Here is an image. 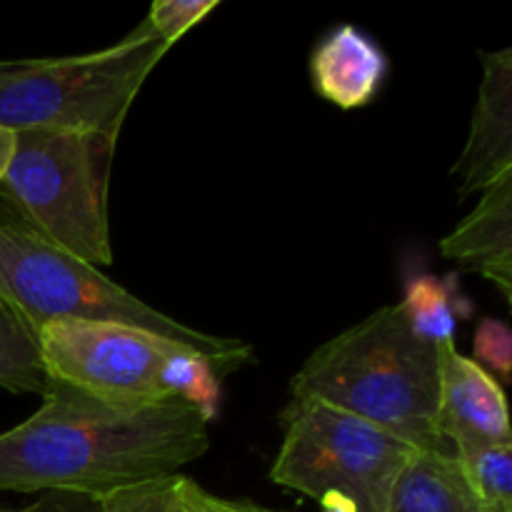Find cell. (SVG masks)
Segmentation results:
<instances>
[{
  "instance_id": "obj_1",
  "label": "cell",
  "mask_w": 512,
  "mask_h": 512,
  "mask_svg": "<svg viewBox=\"0 0 512 512\" xmlns=\"http://www.w3.org/2000/svg\"><path fill=\"white\" fill-rule=\"evenodd\" d=\"M208 425V415L183 398L125 408L48 380L43 405L0 433V490L100 498L203 458Z\"/></svg>"
},
{
  "instance_id": "obj_8",
  "label": "cell",
  "mask_w": 512,
  "mask_h": 512,
  "mask_svg": "<svg viewBox=\"0 0 512 512\" xmlns=\"http://www.w3.org/2000/svg\"><path fill=\"white\" fill-rule=\"evenodd\" d=\"M438 425L455 455L512 443L503 388L455 343L438 345Z\"/></svg>"
},
{
  "instance_id": "obj_21",
  "label": "cell",
  "mask_w": 512,
  "mask_h": 512,
  "mask_svg": "<svg viewBox=\"0 0 512 512\" xmlns=\"http://www.w3.org/2000/svg\"><path fill=\"white\" fill-rule=\"evenodd\" d=\"M13 150H15V133L0 128V183H3L5 170H8L10 165V158H13Z\"/></svg>"
},
{
  "instance_id": "obj_3",
  "label": "cell",
  "mask_w": 512,
  "mask_h": 512,
  "mask_svg": "<svg viewBox=\"0 0 512 512\" xmlns=\"http://www.w3.org/2000/svg\"><path fill=\"white\" fill-rule=\"evenodd\" d=\"M0 300L35 333L48 323L85 320L163 335L213 360L225 378L255 358L253 348L243 340L183 325L120 288L95 265L65 253L40 235L5 195H0Z\"/></svg>"
},
{
  "instance_id": "obj_15",
  "label": "cell",
  "mask_w": 512,
  "mask_h": 512,
  "mask_svg": "<svg viewBox=\"0 0 512 512\" xmlns=\"http://www.w3.org/2000/svg\"><path fill=\"white\" fill-rule=\"evenodd\" d=\"M410 328L423 340L438 345L455 343L458 333V313H455L453 290L443 280L433 275H415L405 285V295L400 300Z\"/></svg>"
},
{
  "instance_id": "obj_19",
  "label": "cell",
  "mask_w": 512,
  "mask_h": 512,
  "mask_svg": "<svg viewBox=\"0 0 512 512\" xmlns=\"http://www.w3.org/2000/svg\"><path fill=\"white\" fill-rule=\"evenodd\" d=\"M0 512H100V498L85 493H68V490H48L28 508Z\"/></svg>"
},
{
  "instance_id": "obj_20",
  "label": "cell",
  "mask_w": 512,
  "mask_h": 512,
  "mask_svg": "<svg viewBox=\"0 0 512 512\" xmlns=\"http://www.w3.org/2000/svg\"><path fill=\"white\" fill-rule=\"evenodd\" d=\"M213 512H275V510L248 503V500H223L218 498V495H213Z\"/></svg>"
},
{
  "instance_id": "obj_17",
  "label": "cell",
  "mask_w": 512,
  "mask_h": 512,
  "mask_svg": "<svg viewBox=\"0 0 512 512\" xmlns=\"http://www.w3.org/2000/svg\"><path fill=\"white\" fill-rule=\"evenodd\" d=\"M218 8V0H155L140 28L170 48L180 35Z\"/></svg>"
},
{
  "instance_id": "obj_14",
  "label": "cell",
  "mask_w": 512,
  "mask_h": 512,
  "mask_svg": "<svg viewBox=\"0 0 512 512\" xmlns=\"http://www.w3.org/2000/svg\"><path fill=\"white\" fill-rule=\"evenodd\" d=\"M0 388L38 395L48 388L38 333L5 300H0Z\"/></svg>"
},
{
  "instance_id": "obj_18",
  "label": "cell",
  "mask_w": 512,
  "mask_h": 512,
  "mask_svg": "<svg viewBox=\"0 0 512 512\" xmlns=\"http://www.w3.org/2000/svg\"><path fill=\"white\" fill-rule=\"evenodd\" d=\"M475 363L498 380H510L512 330L505 320L485 318L475 330Z\"/></svg>"
},
{
  "instance_id": "obj_11",
  "label": "cell",
  "mask_w": 512,
  "mask_h": 512,
  "mask_svg": "<svg viewBox=\"0 0 512 512\" xmlns=\"http://www.w3.org/2000/svg\"><path fill=\"white\" fill-rule=\"evenodd\" d=\"M383 48L355 25H340L310 55V78L320 98L343 110L365 108L388 78Z\"/></svg>"
},
{
  "instance_id": "obj_7",
  "label": "cell",
  "mask_w": 512,
  "mask_h": 512,
  "mask_svg": "<svg viewBox=\"0 0 512 512\" xmlns=\"http://www.w3.org/2000/svg\"><path fill=\"white\" fill-rule=\"evenodd\" d=\"M283 445L270 468L280 488L323 503L343 498L353 512H385L418 450L388 430L318 400H290Z\"/></svg>"
},
{
  "instance_id": "obj_2",
  "label": "cell",
  "mask_w": 512,
  "mask_h": 512,
  "mask_svg": "<svg viewBox=\"0 0 512 512\" xmlns=\"http://www.w3.org/2000/svg\"><path fill=\"white\" fill-rule=\"evenodd\" d=\"M290 395L358 415L418 453L450 450L438 425V348L410 328L400 303L320 345L293 375Z\"/></svg>"
},
{
  "instance_id": "obj_12",
  "label": "cell",
  "mask_w": 512,
  "mask_h": 512,
  "mask_svg": "<svg viewBox=\"0 0 512 512\" xmlns=\"http://www.w3.org/2000/svg\"><path fill=\"white\" fill-rule=\"evenodd\" d=\"M385 512H490L465 480L453 450L415 453Z\"/></svg>"
},
{
  "instance_id": "obj_9",
  "label": "cell",
  "mask_w": 512,
  "mask_h": 512,
  "mask_svg": "<svg viewBox=\"0 0 512 512\" xmlns=\"http://www.w3.org/2000/svg\"><path fill=\"white\" fill-rule=\"evenodd\" d=\"M508 173H512V48H503L483 58L468 143L453 175L460 178L458 195L468 198Z\"/></svg>"
},
{
  "instance_id": "obj_10",
  "label": "cell",
  "mask_w": 512,
  "mask_h": 512,
  "mask_svg": "<svg viewBox=\"0 0 512 512\" xmlns=\"http://www.w3.org/2000/svg\"><path fill=\"white\" fill-rule=\"evenodd\" d=\"M443 258L455 260L512 298V173L480 193L473 213L440 240Z\"/></svg>"
},
{
  "instance_id": "obj_13",
  "label": "cell",
  "mask_w": 512,
  "mask_h": 512,
  "mask_svg": "<svg viewBox=\"0 0 512 512\" xmlns=\"http://www.w3.org/2000/svg\"><path fill=\"white\" fill-rule=\"evenodd\" d=\"M100 512H213V495L180 473L100 495Z\"/></svg>"
},
{
  "instance_id": "obj_16",
  "label": "cell",
  "mask_w": 512,
  "mask_h": 512,
  "mask_svg": "<svg viewBox=\"0 0 512 512\" xmlns=\"http://www.w3.org/2000/svg\"><path fill=\"white\" fill-rule=\"evenodd\" d=\"M465 480L490 512H512V443L455 455Z\"/></svg>"
},
{
  "instance_id": "obj_5",
  "label": "cell",
  "mask_w": 512,
  "mask_h": 512,
  "mask_svg": "<svg viewBox=\"0 0 512 512\" xmlns=\"http://www.w3.org/2000/svg\"><path fill=\"white\" fill-rule=\"evenodd\" d=\"M168 45L138 28L73 58L0 60V128L70 130L118 140L120 125Z\"/></svg>"
},
{
  "instance_id": "obj_6",
  "label": "cell",
  "mask_w": 512,
  "mask_h": 512,
  "mask_svg": "<svg viewBox=\"0 0 512 512\" xmlns=\"http://www.w3.org/2000/svg\"><path fill=\"white\" fill-rule=\"evenodd\" d=\"M115 140L70 130H20L0 195L40 235L85 263H113L108 178Z\"/></svg>"
},
{
  "instance_id": "obj_4",
  "label": "cell",
  "mask_w": 512,
  "mask_h": 512,
  "mask_svg": "<svg viewBox=\"0 0 512 512\" xmlns=\"http://www.w3.org/2000/svg\"><path fill=\"white\" fill-rule=\"evenodd\" d=\"M38 348L50 383L125 408L183 398L213 420L225 378L198 350L118 323H48L38 330Z\"/></svg>"
}]
</instances>
